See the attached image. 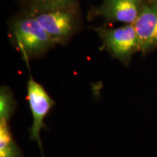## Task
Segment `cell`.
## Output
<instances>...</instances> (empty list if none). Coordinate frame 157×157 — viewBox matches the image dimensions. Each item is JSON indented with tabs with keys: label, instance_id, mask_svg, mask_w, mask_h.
Instances as JSON below:
<instances>
[{
	"label": "cell",
	"instance_id": "obj_1",
	"mask_svg": "<svg viewBox=\"0 0 157 157\" xmlns=\"http://www.w3.org/2000/svg\"><path fill=\"white\" fill-rule=\"evenodd\" d=\"M11 31L26 60L43 56L57 44L31 12L15 18Z\"/></svg>",
	"mask_w": 157,
	"mask_h": 157
},
{
	"label": "cell",
	"instance_id": "obj_2",
	"mask_svg": "<svg viewBox=\"0 0 157 157\" xmlns=\"http://www.w3.org/2000/svg\"><path fill=\"white\" fill-rule=\"evenodd\" d=\"M31 13L57 44H66L79 28L77 6Z\"/></svg>",
	"mask_w": 157,
	"mask_h": 157
},
{
	"label": "cell",
	"instance_id": "obj_3",
	"mask_svg": "<svg viewBox=\"0 0 157 157\" xmlns=\"http://www.w3.org/2000/svg\"><path fill=\"white\" fill-rule=\"evenodd\" d=\"M95 30L109 54L121 62H127L135 52L140 51L133 24H125L118 28L98 27Z\"/></svg>",
	"mask_w": 157,
	"mask_h": 157
},
{
	"label": "cell",
	"instance_id": "obj_4",
	"mask_svg": "<svg viewBox=\"0 0 157 157\" xmlns=\"http://www.w3.org/2000/svg\"><path fill=\"white\" fill-rule=\"evenodd\" d=\"M26 99L32 116V124L29 129L30 139L37 143L42 157H44L40 133L42 129L46 127L44 119L56 102L42 84L31 77L27 82Z\"/></svg>",
	"mask_w": 157,
	"mask_h": 157
},
{
	"label": "cell",
	"instance_id": "obj_5",
	"mask_svg": "<svg viewBox=\"0 0 157 157\" xmlns=\"http://www.w3.org/2000/svg\"><path fill=\"white\" fill-rule=\"evenodd\" d=\"M133 25L140 51L146 52L157 48V0H142L140 13Z\"/></svg>",
	"mask_w": 157,
	"mask_h": 157
},
{
	"label": "cell",
	"instance_id": "obj_6",
	"mask_svg": "<svg viewBox=\"0 0 157 157\" xmlns=\"http://www.w3.org/2000/svg\"><path fill=\"white\" fill-rule=\"evenodd\" d=\"M142 0H103L93 10V15L110 22L133 24L136 21Z\"/></svg>",
	"mask_w": 157,
	"mask_h": 157
},
{
	"label": "cell",
	"instance_id": "obj_7",
	"mask_svg": "<svg viewBox=\"0 0 157 157\" xmlns=\"http://www.w3.org/2000/svg\"><path fill=\"white\" fill-rule=\"evenodd\" d=\"M0 157H22L7 123H0Z\"/></svg>",
	"mask_w": 157,
	"mask_h": 157
},
{
	"label": "cell",
	"instance_id": "obj_8",
	"mask_svg": "<svg viewBox=\"0 0 157 157\" xmlns=\"http://www.w3.org/2000/svg\"><path fill=\"white\" fill-rule=\"evenodd\" d=\"M16 106L14 94L10 88L2 86L0 89V123L9 124Z\"/></svg>",
	"mask_w": 157,
	"mask_h": 157
},
{
	"label": "cell",
	"instance_id": "obj_9",
	"mask_svg": "<svg viewBox=\"0 0 157 157\" xmlns=\"http://www.w3.org/2000/svg\"><path fill=\"white\" fill-rule=\"evenodd\" d=\"M78 0H32L30 12H40L64 9L77 6Z\"/></svg>",
	"mask_w": 157,
	"mask_h": 157
}]
</instances>
